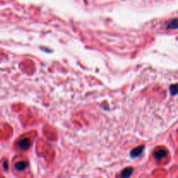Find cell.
<instances>
[{"instance_id":"6da1fadb","label":"cell","mask_w":178,"mask_h":178,"mask_svg":"<svg viewBox=\"0 0 178 178\" xmlns=\"http://www.w3.org/2000/svg\"><path fill=\"white\" fill-rule=\"evenodd\" d=\"M18 147L23 150H27L30 148V141L27 139V138H24V139H22L20 140L18 143H17Z\"/></svg>"},{"instance_id":"277c9868","label":"cell","mask_w":178,"mask_h":178,"mask_svg":"<svg viewBox=\"0 0 178 178\" xmlns=\"http://www.w3.org/2000/svg\"><path fill=\"white\" fill-rule=\"evenodd\" d=\"M167 155H168V152L164 150H158L157 152H156V153L154 154L155 157L157 158V159H161V158H163V157H165Z\"/></svg>"},{"instance_id":"52a82bcc","label":"cell","mask_w":178,"mask_h":178,"mask_svg":"<svg viewBox=\"0 0 178 178\" xmlns=\"http://www.w3.org/2000/svg\"><path fill=\"white\" fill-rule=\"evenodd\" d=\"M170 92L173 96H175V95L176 94V92H177V88H176V84H175V85H172L170 87Z\"/></svg>"},{"instance_id":"8992f818","label":"cell","mask_w":178,"mask_h":178,"mask_svg":"<svg viewBox=\"0 0 178 178\" xmlns=\"http://www.w3.org/2000/svg\"><path fill=\"white\" fill-rule=\"evenodd\" d=\"M169 29H176L177 28V19L175 18L173 19L172 21L169 24V26H168Z\"/></svg>"},{"instance_id":"3957f363","label":"cell","mask_w":178,"mask_h":178,"mask_svg":"<svg viewBox=\"0 0 178 178\" xmlns=\"http://www.w3.org/2000/svg\"><path fill=\"white\" fill-rule=\"evenodd\" d=\"M143 149H144V147H143V146H140V147H138V148H136V149H134L133 151L131 152V156H132L133 157L140 156V155L142 154Z\"/></svg>"},{"instance_id":"5b68a950","label":"cell","mask_w":178,"mask_h":178,"mask_svg":"<svg viewBox=\"0 0 178 178\" xmlns=\"http://www.w3.org/2000/svg\"><path fill=\"white\" fill-rule=\"evenodd\" d=\"M132 172H133V169L132 168H127V169H125L124 170L122 171V176L123 177H128V176H129L132 174Z\"/></svg>"},{"instance_id":"7a4b0ae2","label":"cell","mask_w":178,"mask_h":178,"mask_svg":"<svg viewBox=\"0 0 178 178\" xmlns=\"http://www.w3.org/2000/svg\"><path fill=\"white\" fill-rule=\"evenodd\" d=\"M27 163H25V162H19V163H17V164H16L15 165V168H16V170L17 171H23L25 170V168L27 167Z\"/></svg>"}]
</instances>
